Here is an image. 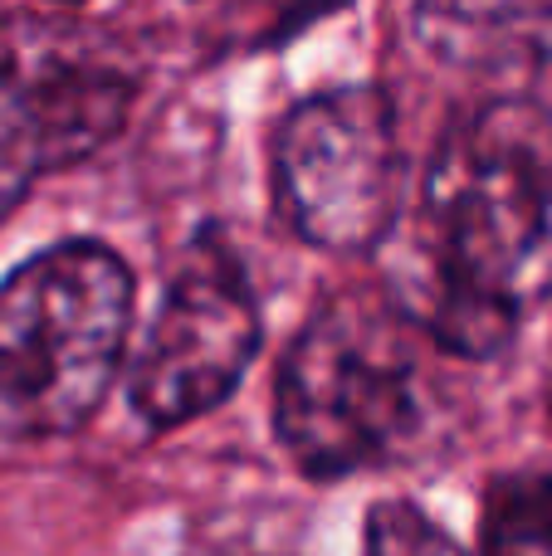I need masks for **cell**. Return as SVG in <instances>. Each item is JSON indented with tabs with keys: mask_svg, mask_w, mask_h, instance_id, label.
<instances>
[{
	"mask_svg": "<svg viewBox=\"0 0 552 556\" xmlns=\"http://www.w3.org/2000/svg\"><path fill=\"white\" fill-rule=\"evenodd\" d=\"M59 5H78V0H59Z\"/></svg>",
	"mask_w": 552,
	"mask_h": 556,
	"instance_id": "obj_10",
	"label": "cell"
},
{
	"mask_svg": "<svg viewBox=\"0 0 552 556\" xmlns=\"http://www.w3.org/2000/svg\"><path fill=\"white\" fill-rule=\"evenodd\" d=\"M485 556H552V473H514L489 493Z\"/></svg>",
	"mask_w": 552,
	"mask_h": 556,
	"instance_id": "obj_8",
	"label": "cell"
},
{
	"mask_svg": "<svg viewBox=\"0 0 552 556\" xmlns=\"http://www.w3.org/2000/svg\"><path fill=\"white\" fill-rule=\"evenodd\" d=\"M411 317L367 293L323 303L293 337L274 395V425L313 479L367 469L411 434L416 337Z\"/></svg>",
	"mask_w": 552,
	"mask_h": 556,
	"instance_id": "obj_3",
	"label": "cell"
},
{
	"mask_svg": "<svg viewBox=\"0 0 552 556\" xmlns=\"http://www.w3.org/2000/svg\"><path fill=\"white\" fill-rule=\"evenodd\" d=\"M260 352V313L240 264L221 250H191L162 298L133 366V405L147 425L172 430L215 410Z\"/></svg>",
	"mask_w": 552,
	"mask_h": 556,
	"instance_id": "obj_6",
	"label": "cell"
},
{
	"mask_svg": "<svg viewBox=\"0 0 552 556\" xmlns=\"http://www.w3.org/2000/svg\"><path fill=\"white\" fill-rule=\"evenodd\" d=\"M133 84L59 25L0 29V220L54 166L103 147L123 127Z\"/></svg>",
	"mask_w": 552,
	"mask_h": 556,
	"instance_id": "obj_5",
	"label": "cell"
},
{
	"mask_svg": "<svg viewBox=\"0 0 552 556\" xmlns=\"http://www.w3.org/2000/svg\"><path fill=\"white\" fill-rule=\"evenodd\" d=\"M552 20V0H416V35L450 64H504Z\"/></svg>",
	"mask_w": 552,
	"mask_h": 556,
	"instance_id": "obj_7",
	"label": "cell"
},
{
	"mask_svg": "<svg viewBox=\"0 0 552 556\" xmlns=\"http://www.w3.org/2000/svg\"><path fill=\"white\" fill-rule=\"evenodd\" d=\"M133 323V274L68 240L0 283V440H54L103 405Z\"/></svg>",
	"mask_w": 552,
	"mask_h": 556,
	"instance_id": "obj_2",
	"label": "cell"
},
{
	"mask_svg": "<svg viewBox=\"0 0 552 556\" xmlns=\"http://www.w3.org/2000/svg\"><path fill=\"white\" fill-rule=\"evenodd\" d=\"M274 201L293 235L333 254L381 244L397 220V117L377 88L303 98L274 132Z\"/></svg>",
	"mask_w": 552,
	"mask_h": 556,
	"instance_id": "obj_4",
	"label": "cell"
},
{
	"mask_svg": "<svg viewBox=\"0 0 552 556\" xmlns=\"http://www.w3.org/2000/svg\"><path fill=\"white\" fill-rule=\"evenodd\" d=\"M552 84L504 88L446 132L421 191L416 298L401 313L455 356L514 337L548 278Z\"/></svg>",
	"mask_w": 552,
	"mask_h": 556,
	"instance_id": "obj_1",
	"label": "cell"
},
{
	"mask_svg": "<svg viewBox=\"0 0 552 556\" xmlns=\"http://www.w3.org/2000/svg\"><path fill=\"white\" fill-rule=\"evenodd\" d=\"M362 556H469V552L411 503H377L367 513V552Z\"/></svg>",
	"mask_w": 552,
	"mask_h": 556,
	"instance_id": "obj_9",
	"label": "cell"
}]
</instances>
